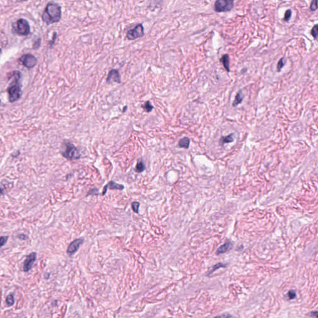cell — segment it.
<instances>
[{
    "mask_svg": "<svg viewBox=\"0 0 318 318\" xmlns=\"http://www.w3.org/2000/svg\"><path fill=\"white\" fill-rule=\"evenodd\" d=\"M62 16L61 6L55 3L51 2L47 4L42 14V18L47 25L60 21Z\"/></svg>",
    "mask_w": 318,
    "mask_h": 318,
    "instance_id": "obj_1",
    "label": "cell"
},
{
    "mask_svg": "<svg viewBox=\"0 0 318 318\" xmlns=\"http://www.w3.org/2000/svg\"><path fill=\"white\" fill-rule=\"evenodd\" d=\"M60 151L62 155L70 160H77L81 157L79 150L70 141H65L62 145Z\"/></svg>",
    "mask_w": 318,
    "mask_h": 318,
    "instance_id": "obj_2",
    "label": "cell"
},
{
    "mask_svg": "<svg viewBox=\"0 0 318 318\" xmlns=\"http://www.w3.org/2000/svg\"><path fill=\"white\" fill-rule=\"evenodd\" d=\"M12 28L14 33L21 36H27L30 32L29 22L24 19H19L12 24Z\"/></svg>",
    "mask_w": 318,
    "mask_h": 318,
    "instance_id": "obj_3",
    "label": "cell"
},
{
    "mask_svg": "<svg viewBox=\"0 0 318 318\" xmlns=\"http://www.w3.org/2000/svg\"><path fill=\"white\" fill-rule=\"evenodd\" d=\"M144 36V28L143 24H139L134 28L129 29L126 34V38L129 41H134Z\"/></svg>",
    "mask_w": 318,
    "mask_h": 318,
    "instance_id": "obj_4",
    "label": "cell"
},
{
    "mask_svg": "<svg viewBox=\"0 0 318 318\" xmlns=\"http://www.w3.org/2000/svg\"><path fill=\"white\" fill-rule=\"evenodd\" d=\"M234 0H216L215 3V10L216 12H227L234 7Z\"/></svg>",
    "mask_w": 318,
    "mask_h": 318,
    "instance_id": "obj_5",
    "label": "cell"
},
{
    "mask_svg": "<svg viewBox=\"0 0 318 318\" xmlns=\"http://www.w3.org/2000/svg\"><path fill=\"white\" fill-rule=\"evenodd\" d=\"M20 61L22 62L23 65L29 68L34 67L38 62L37 58L30 54L23 55L20 58Z\"/></svg>",
    "mask_w": 318,
    "mask_h": 318,
    "instance_id": "obj_6",
    "label": "cell"
},
{
    "mask_svg": "<svg viewBox=\"0 0 318 318\" xmlns=\"http://www.w3.org/2000/svg\"><path fill=\"white\" fill-rule=\"evenodd\" d=\"M8 91L11 102H14L19 99L21 96V88L19 85L15 84L11 86Z\"/></svg>",
    "mask_w": 318,
    "mask_h": 318,
    "instance_id": "obj_7",
    "label": "cell"
},
{
    "mask_svg": "<svg viewBox=\"0 0 318 318\" xmlns=\"http://www.w3.org/2000/svg\"><path fill=\"white\" fill-rule=\"evenodd\" d=\"M36 259L37 254L36 252H32L28 255L24 262L23 271L25 272H29L33 267L34 262L36 260Z\"/></svg>",
    "mask_w": 318,
    "mask_h": 318,
    "instance_id": "obj_8",
    "label": "cell"
},
{
    "mask_svg": "<svg viewBox=\"0 0 318 318\" xmlns=\"http://www.w3.org/2000/svg\"><path fill=\"white\" fill-rule=\"evenodd\" d=\"M113 82L120 83L121 82V75L118 70L112 69L111 70L107 78V83L108 84H110Z\"/></svg>",
    "mask_w": 318,
    "mask_h": 318,
    "instance_id": "obj_9",
    "label": "cell"
},
{
    "mask_svg": "<svg viewBox=\"0 0 318 318\" xmlns=\"http://www.w3.org/2000/svg\"><path fill=\"white\" fill-rule=\"evenodd\" d=\"M83 242V239H78L74 240L68 247V249L66 251L67 254L70 256L74 254L79 249L80 246L82 244Z\"/></svg>",
    "mask_w": 318,
    "mask_h": 318,
    "instance_id": "obj_10",
    "label": "cell"
},
{
    "mask_svg": "<svg viewBox=\"0 0 318 318\" xmlns=\"http://www.w3.org/2000/svg\"><path fill=\"white\" fill-rule=\"evenodd\" d=\"M108 189H110V190H122L124 189V186L122 185H120V184H118V183H115L114 181H110L107 185H105V187H104L103 188V191L102 193V195H105V193H107Z\"/></svg>",
    "mask_w": 318,
    "mask_h": 318,
    "instance_id": "obj_11",
    "label": "cell"
},
{
    "mask_svg": "<svg viewBox=\"0 0 318 318\" xmlns=\"http://www.w3.org/2000/svg\"><path fill=\"white\" fill-rule=\"evenodd\" d=\"M232 244L230 241H227L224 244H223L221 246H220L219 248L216 251V255H220L224 253L227 252V251H230L232 247Z\"/></svg>",
    "mask_w": 318,
    "mask_h": 318,
    "instance_id": "obj_12",
    "label": "cell"
},
{
    "mask_svg": "<svg viewBox=\"0 0 318 318\" xmlns=\"http://www.w3.org/2000/svg\"><path fill=\"white\" fill-rule=\"evenodd\" d=\"M244 99V95L242 92V90H240L236 95L235 97V99L232 103V107H236L239 104H240Z\"/></svg>",
    "mask_w": 318,
    "mask_h": 318,
    "instance_id": "obj_13",
    "label": "cell"
},
{
    "mask_svg": "<svg viewBox=\"0 0 318 318\" xmlns=\"http://www.w3.org/2000/svg\"><path fill=\"white\" fill-rule=\"evenodd\" d=\"M221 62H222L224 67L227 70V72H230V65H229V57L228 54H225L223 55L221 58Z\"/></svg>",
    "mask_w": 318,
    "mask_h": 318,
    "instance_id": "obj_14",
    "label": "cell"
},
{
    "mask_svg": "<svg viewBox=\"0 0 318 318\" xmlns=\"http://www.w3.org/2000/svg\"><path fill=\"white\" fill-rule=\"evenodd\" d=\"M190 140L188 137H183L182 138V139H180L179 140V146L181 148H184V149H188L189 148V146H190Z\"/></svg>",
    "mask_w": 318,
    "mask_h": 318,
    "instance_id": "obj_15",
    "label": "cell"
},
{
    "mask_svg": "<svg viewBox=\"0 0 318 318\" xmlns=\"http://www.w3.org/2000/svg\"><path fill=\"white\" fill-rule=\"evenodd\" d=\"M145 170H146V165L144 163L143 160L139 159L137 162L135 168V171L137 173H141V172L144 171Z\"/></svg>",
    "mask_w": 318,
    "mask_h": 318,
    "instance_id": "obj_16",
    "label": "cell"
},
{
    "mask_svg": "<svg viewBox=\"0 0 318 318\" xmlns=\"http://www.w3.org/2000/svg\"><path fill=\"white\" fill-rule=\"evenodd\" d=\"M233 135H234V134L232 133L226 136H223L220 139V142L222 144V145L226 144V143H231L233 142L234 141V138L232 137Z\"/></svg>",
    "mask_w": 318,
    "mask_h": 318,
    "instance_id": "obj_17",
    "label": "cell"
},
{
    "mask_svg": "<svg viewBox=\"0 0 318 318\" xmlns=\"http://www.w3.org/2000/svg\"><path fill=\"white\" fill-rule=\"evenodd\" d=\"M227 266V264H223L222 263H218L217 264H216L215 265H214L213 267L211 268V270L209 272H207V275H211L214 272H215L216 270H217L218 269H219V268H225Z\"/></svg>",
    "mask_w": 318,
    "mask_h": 318,
    "instance_id": "obj_18",
    "label": "cell"
},
{
    "mask_svg": "<svg viewBox=\"0 0 318 318\" xmlns=\"http://www.w3.org/2000/svg\"><path fill=\"white\" fill-rule=\"evenodd\" d=\"M142 108L147 113L151 112L152 111V110L154 109L153 106L152 105V104L151 103V102L149 101H146L144 104H143Z\"/></svg>",
    "mask_w": 318,
    "mask_h": 318,
    "instance_id": "obj_19",
    "label": "cell"
},
{
    "mask_svg": "<svg viewBox=\"0 0 318 318\" xmlns=\"http://www.w3.org/2000/svg\"><path fill=\"white\" fill-rule=\"evenodd\" d=\"M14 295L11 294L9 295L6 298V303L8 306H11L14 304Z\"/></svg>",
    "mask_w": 318,
    "mask_h": 318,
    "instance_id": "obj_20",
    "label": "cell"
},
{
    "mask_svg": "<svg viewBox=\"0 0 318 318\" xmlns=\"http://www.w3.org/2000/svg\"><path fill=\"white\" fill-rule=\"evenodd\" d=\"M8 190V187L6 184L3 182L0 183V196L4 195Z\"/></svg>",
    "mask_w": 318,
    "mask_h": 318,
    "instance_id": "obj_21",
    "label": "cell"
},
{
    "mask_svg": "<svg viewBox=\"0 0 318 318\" xmlns=\"http://www.w3.org/2000/svg\"><path fill=\"white\" fill-rule=\"evenodd\" d=\"M285 62H286V60H285V58L284 57L281 58L278 61V63H277V71H278V72L281 71V68H282L283 67H284V66L285 65Z\"/></svg>",
    "mask_w": 318,
    "mask_h": 318,
    "instance_id": "obj_22",
    "label": "cell"
},
{
    "mask_svg": "<svg viewBox=\"0 0 318 318\" xmlns=\"http://www.w3.org/2000/svg\"><path fill=\"white\" fill-rule=\"evenodd\" d=\"M287 298L289 300H293L295 298H296V292L295 290H290L287 295Z\"/></svg>",
    "mask_w": 318,
    "mask_h": 318,
    "instance_id": "obj_23",
    "label": "cell"
},
{
    "mask_svg": "<svg viewBox=\"0 0 318 318\" xmlns=\"http://www.w3.org/2000/svg\"><path fill=\"white\" fill-rule=\"evenodd\" d=\"M317 27H318V26H317V24H316V25H315V26L312 27V30H311V35H312V36L315 39L317 38V32H318V29H317Z\"/></svg>",
    "mask_w": 318,
    "mask_h": 318,
    "instance_id": "obj_24",
    "label": "cell"
},
{
    "mask_svg": "<svg viewBox=\"0 0 318 318\" xmlns=\"http://www.w3.org/2000/svg\"><path fill=\"white\" fill-rule=\"evenodd\" d=\"M8 236H2L0 237V247L4 246L8 242Z\"/></svg>",
    "mask_w": 318,
    "mask_h": 318,
    "instance_id": "obj_25",
    "label": "cell"
},
{
    "mask_svg": "<svg viewBox=\"0 0 318 318\" xmlns=\"http://www.w3.org/2000/svg\"><path fill=\"white\" fill-rule=\"evenodd\" d=\"M139 206H140V204L138 202H133L132 203V208L135 213H138Z\"/></svg>",
    "mask_w": 318,
    "mask_h": 318,
    "instance_id": "obj_26",
    "label": "cell"
},
{
    "mask_svg": "<svg viewBox=\"0 0 318 318\" xmlns=\"http://www.w3.org/2000/svg\"><path fill=\"white\" fill-rule=\"evenodd\" d=\"M317 0H312V2L311 3V6H310V9L311 11H315L317 10Z\"/></svg>",
    "mask_w": 318,
    "mask_h": 318,
    "instance_id": "obj_27",
    "label": "cell"
},
{
    "mask_svg": "<svg viewBox=\"0 0 318 318\" xmlns=\"http://www.w3.org/2000/svg\"><path fill=\"white\" fill-rule=\"evenodd\" d=\"M292 16V11L290 10H287L286 12H285V17H284V21H288L290 19Z\"/></svg>",
    "mask_w": 318,
    "mask_h": 318,
    "instance_id": "obj_28",
    "label": "cell"
},
{
    "mask_svg": "<svg viewBox=\"0 0 318 318\" xmlns=\"http://www.w3.org/2000/svg\"><path fill=\"white\" fill-rule=\"evenodd\" d=\"M40 45H41V39H39L34 44L33 48L35 49H38L40 47Z\"/></svg>",
    "mask_w": 318,
    "mask_h": 318,
    "instance_id": "obj_29",
    "label": "cell"
},
{
    "mask_svg": "<svg viewBox=\"0 0 318 318\" xmlns=\"http://www.w3.org/2000/svg\"><path fill=\"white\" fill-rule=\"evenodd\" d=\"M20 239H22V240H25L26 239V236L24 235V234H21L20 235H18V236Z\"/></svg>",
    "mask_w": 318,
    "mask_h": 318,
    "instance_id": "obj_30",
    "label": "cell"
},
{
    "mask_svg": "<svg viewBox=\"0 0 318 318\" xmlns=\"http://www.w3.org/2000/svg\"><path fill=\"white\" fill-rule=\"evenodd\" d=\"M311 316H314L315 317H317V311H314V312H311Z\"/></svg>",
    "mask_w": 318,
    "mask_h": 318,
    "instance_id": "obj_31",
    "label": "cell"
},
{
    "mask_svg": "<svg viewBox=\"0 0 318 318\" xmlns=\"http://www.w3.org/2000/svg\"><path fill=\"white\" fill-rule=\"evenodd\" d=\"M127 108V107H124V110H123V112H125V111H126V110Z\"/></svg>",
    "mask_w": 318,
    "mask_h": 318,
    "instance_id": "obj_32",
    "label": "cell"
},
{
    "mask_svg": "<svg viewBox=\"0 0 318 318\" xmlns=\"http://www.w3.org/2000/svg\"><path fill=\"white\" fill-rule=\"evenodd\" d=\"M21 2H26V1H28V0H20Z\"/></svg>",
    "mask_w": 318,
    "mask_h": 318,
    "instance_id": "obj_33",
    "label": "cell"
},
{
    "mask_svg": "<svg viewBox=\"0 0 318 318\" xmlns=\"http://www.w3.org/2000/svg\"><path fill=\"white\" fill-rule=\"evenodd\" d=\"M2 54V49H0V54Z\"/></svg>",
    "mask_w": 318,
    "mask_h": 318,
    "instance_id": "obj_34",
    "label": "cell"
},
{
    "mask_svg": "<svg viewBox=\"0 0 318 318\" xmlns=\"http://www.w3.org/2000/svg\"><path fill=\"white\" fill-rule=\"evenodd\" d=\"M0 103H1V100H0Z\"/></svg>",
    "mask_w": 318,
    "mask_h": 318,
    "instance_id": "obj_35",
    "label": "cell"
}]
</instances>
